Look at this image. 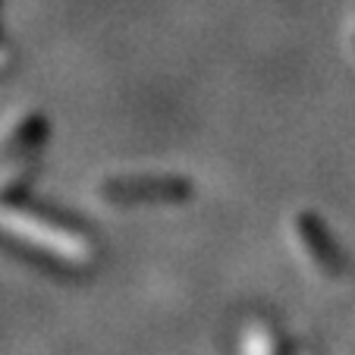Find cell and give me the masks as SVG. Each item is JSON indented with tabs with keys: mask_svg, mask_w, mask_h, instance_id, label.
Segmentation results:
<instances>
[{
	"mask_svg": "<svg viewBox=\"0 0 355 355\" xmlns=\"http://www.w3.org/2000/svg\"><path fill=\"white\" fill-rule=\"evenodd\" d=\"M0 230L13 233L16 239L28 242V245H38V248H47L51 255L63 258L69 264H79V261H88L92 252H88V239L76 230L63 227V223L51 220L47 214L41 211H22V208H7L0 205Z\"/></svg>",
	"mask_w": 355,
	"mask_h": 355,
	"instance_id": "cell-1",
	"label": "cell"
},
{
	"mask_svg": "<svg viewBox=\"0 0 355 355\" xmlns=\"http://www.w3.org/2000/svg\"><path fill=\"white\" fill-rule=\"evenodd\" d=\"M189 192L186 182L180 180H114L101 186V195L110 201V205H141V198H182Z\"/></svg>",
	"mask_w": 355,
	"mask_h": 355,
	"instance_id": "cell-2",
	"label": "cell"
}]
</instances>
